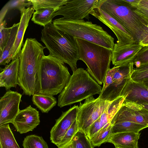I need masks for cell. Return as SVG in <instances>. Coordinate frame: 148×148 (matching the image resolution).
<instances>
[{
  "label": "cell",
  "mask_w": 148,
  "mask_h": 148,
  "mask_svg": "<svg viewBox=\"0 0 148 148\" xmlns=\"http://www.w3.org/2000/svg\"><path fill=\"white\" fill-rule=\"evenodd\" d=\"M133 62L136 68L148 63V46L142 47L136 55Z\"/></svg>",
  "instance_id": "1f68e13d"
},
{
  "label": "cell",
  "mask_w": 148,
  "mask_h": 148,
  "mask_svg": "<svg viewBox=\"0 0 148 148\" xmlns=\"http://www.w3.org/2000/svg\"><path fill=\"white\" fill-rule=\"evenodd\" d=\"M34 38H27L19 58L18 85L23 94L29 96L36 93L37 74L46 48Z\"/></svg>",
  "instance_id": "6da1fadb"
},
{
  "label": "cell",
  "mask_w": 148,
  "mask_h": 148,
  "mask_svg": "<svg viewBox=\"0 0 148 148\" xmlns=\"http://www.w3.org/2000/svg\"><path fill=\"white\" fill-rule=\"evenodd\" d=\"M78 130V125L76 120L66 132L58 147L64 145L71 141Z\"/></svg>",
  "instance_id": "d6a6232c"
},
{
  "label": "cell",
  "mask_w": 148,
  "mask_h": 148,
  "mask_svg": "<svg viewBox=\"0 0 148 148\" xmlns=\"http://www.w3.org/2000/svg\"><path fill=\"white\" fill-rule=\"evenodd\" d=\"M41 34V40L49 55L68 64L73 72L77 69L79 54L75 38L56 28L52 23L44 27Z\"/></svg>",
  "instance_id": "3957f363"
},
{
  "label": "cell",
  "mask_w": 148,
  "mask_h": 148,
  "mask_svg": "<svg viewBox=\"0 0 148 148\" xmlns=\"http://www.w3.org/2000/svg\"><path fill=\"white\" fill-rule=\"evenodd\" d=\"M140 105H141L143 108L148 110V103H145Z\"/></svg>",
  "instance_id": "ee69618b"
},
{
  "label": "cell",
  "mask_w": 148,
  "mask_h": 148,
  "mask_svg": "<svg viewBox=\"0 0 148 148\" xmlns=\"http://www.w3.org/2000/svg\"><path fill=\"white\" fill-rule=\"evenodd\" d=\"M19 58L12 60L6 65L0 73V87H5L7 91L18 85Z\"/></svg>",
  "instance_id": "d6986e66"
},
{
  "label": "cell",
  "mask_w": 148,
  "mask_h": 148,
  "mask_svg": "<svg viewBox=\"0 0 148 148\" xmlns=\"http://www.w3.org/2000/svg\"><path fill=\"white\" fill-rule=\"evenodd\" d=\"M73 148H94L86 134L79 130L72 140Z\"/></svg>",
  "instance_id": "f546056e"
},
{
  "label": "cell",
  "mask_w": 148,
  "mask_h": 148,
  "mask_svg": "<svg viewBox=\"0 0 148 148\" xmlns=\"http://www.w3.org/2000/svg\"><path fill=\"white\" fill-rule=\"evenodd\" d=\"M110 102L95 99L93 96L80 103L78 107L77 120L79 130L87 135L90 126L99 119L108 107Z\"/></svg>",
  "instance_id": "ba28073f"
},
{
  "label": "cell",
  "mask_w": 148,
  "mask_h": 148,
  "mask_svg": "<svg viewBox=\"0 0 148 148\" xmlns=\"http://www.w3.org/2000/svg\"><path fill=\"white\" fill-rule=\"evenodd\" d=\"M71 76L63 61L49 55H44L38 72L35 93L53 96L60 93Z\"/></svg>",
  "instance_id": "7a4b0ae2"
},
{
  "label": "cell",
  "mask_w": 148,
  "mask_h": 148,
  "mask_svg": "<svg viewBox=\"0 0 148 148\" xmlns=\"http://www.w3.org/2000/svg\"><path fill=\"white\" fill-rule=\"evenodd\" d=\"M56 12L53 9H39L34 12L31 20L35 23L44 27L52 23L53 15Z\"/></svg>",
  "instance_id": "d4e9b609"
},
{
  "label": "cell",
  "mask_w": 148,
  "mask_h": 148,
  "mask_svg": "<svg viewBox=\"0 0 148 148\" xmlns=\"http://www.w3.org/2000/svg\"><path fill=\"white\" fill-rule=\"evenodd\" d=\"M78 50L79 60L86 65L87 72L97 82H103L111 61V51L92 42L75 38Z\"/></svg>",
  "instance_id": "8992f818"
},
{
  "label": "cell",
  "mask_w": 148,
  "mask_h": 148,
  "mask_svg": "<svg viewBox=\"0 0 148 148\" xmlns=\"http://www.w3.org/2000/svg\"><path fill=\"white\" fill-rule=\"evenodd\" d=\"M134 65V62H131L117 66L112 82L101 92L99 97L100 99L110 102L121 96L123 90L131 79Z\"/></svg>",
  "instance_id": "30bf717a"
},
{
  "label": "cell",
  "mask_w": 148,
  "mask_h": 148,
  "mask_svg": "<svg viewBox=\"0 0 148 148\" xmlns=\"http://www.w3.org/2000/svg\"><path fill=\"white\" fill-rule=\"evenodd\" d=\"M35 10L33 6L25 9L21 12L19 25L15 40L10 54V60L19 58L23 43V38L29 20Z\"/></svg>",
  "instance_id": "e0dca14e"
},
{
  "label": "cell",
  "mask_w": 148,
  "mask_h": 148,
  "mask_svg": "<svg viewBox=\"0 0 148 148\" xmlns=\"http://www.w3.org/2000/svg\"><path fill=\"white\" fill-rule=\"evenodd\" d=\"M32 101L34 105L43 113H48L57 103L53 96L35 93L32 95Z\"/></svg>",
  "instance_id": "44dd1931"
},
{
  "label": "cell",
  "mask_w": 148,
  "mask_h": 148,
  "mask_svg": "<svg viewBox=\"0 0 148 148\" xmlns=\"http://www.w3.org/2000/svg\"><path fill=\"white\" fill-rule=\"evenodd\" d=\"M40 122L38 111L30 105L20 110L11 123L17 131L22 134L32 131Z\"/></svg>",
  "instance_id": "9a60e30c"
},
{
  "label": "cell",
  "mask_w": 148,
  "mask_h": 148,
  "mask_svg": "<svg viewBox=\"0 0 148 148\" xmlns=\"http://www.w3.org/2000/svg\"><path fill=\"white\" fill-rule=\"evenodd\" d=\"M131 78L132 81L138 83L148 79V69L140 70L134 69L131 75Z\"/></svg>",
  "instance_id": "836d02e7"
},
{
  "label": "cell",
  "mask_w": 148,
  "mask_h": 148,
  "mask_svg": "<svg viewBox=\"0 0 148 148\" xmlns=\"http://www.w3.org/2000/svg\"><path fill=\"white\" fill-rule=\"evenodd\" d=\"M137 7L148 10V0H140Z\"/></svg>",
  "instance_id": "ab89813d"
},
{
  "label": "cell",
  "mask_w": 148,
  "mask_h": 148,
  "mask_svg": "<svg viewBox=\"0 0 148 148\" xmlns=\"http://www.w3.org/2000/svg\"><path fill=\"white\" fill-rule=\"evenodd\" d=\"M117 66H114L112 68L109 69L108 70L103 82V85L101 92L104 90L112 82L114 75Z\"/></svg>",
  "instance_id": "e575fe53"
},
{
  "label": "cell",
  "mask_w": 148,
  "mask_h": 148,
  "mask_svg": "<svg viewBox=\"0 0 148 148\" xmlns=\"http://www.w3.org/2000/svg\"><path fill=\"white\" fill-rule=\"evenodd\" d=\"M101 129L99 118L95 121L89 128L87 135L89 139H90Z\"/></svg>",
  "instance_id": "d590c367"
},
{
  "label": "cell",
  "mask_w": 148,
  "mask_h": 148,
  "mask_svg": "<svg viewBox=\"0 0 148 148\" xmlns=\"http://www.w3.org/2000/svg\"><path fill=\"white\" fill-rule=\"evenodd\" d=\"M133 8L134 11L142 18L148 26V10L138 7Z\"/></svg>",
  "instance_id": "8d00e7d4"
},
{
  "label": "cell",
  "mask_w": 148,
  "mask_h": 148,
  "mask_svg": "<svg viewBox=\"0 0 148 148\" xmlns=\"http://www.w3.org/2000/svg\"><path fill=\"white\" fill-rule=\"evenodd\" d=\"M121 96L124 97L125 101L138 104L148 103V91L141 83L131 79L124 88Z\"/></svg>",
  "instance_id": "ac0fdd59"
},
{
  "label": "cell",
  "mask_w": 148,
  "mask_h": 148,
  "mask_svg": "<svg viewBox=\"0 0 148 148\" xmlns=\"http://www.w3.org/2000/svg\"><path fill=\"white\" fill-rule=\"evenodd\" d=\"M35 10L42 9H53L58 11L65 5L67 0H30Z\"/></svg>",
  "instance_id": "4316f807"
},
{
  "label": "cell",
  "mask_w": 148,
  "mask_h": 148,
  "mask_svg": "<svg viewBox=\"0 0 148 148\" xmlns=\"http://www.w3.org/2000/svg\"><path fill=\"white\" fill-rule=\"evenodd\" d=\"M32 6L30 0H11L8 2L0 11V24L3 21L5 16L8 10L12 9L19 10L21 13L27 8Z\"/></svg>",
  "instance_id": "484cf974"
},
{
  "label": "cell",
  "mask_w": 148,
  "mask_h": 148,
  "mask_svg": "<svg viewBox=\"0 0 148 148\" xmlns=\"http://www.w3.org/2000/svg\"><path fill=\"white\" fill-rule=\"evenodd\" d=\"M140 83L144 86L148 91V79L143 81Z\"/></svg>",
  "instance_id": "7bdbcfd3"
},
{
  "label": "cell",
  "mask_w": 148,
  "mask_h": 148,
  "mask_svg": "<svg viewBox=\"0 0 148 148\" xmlns=\"http://www.w3.org/2000/svg\"><path fill=\"white\" fill-rule=\"evenodd\" d=\"M101 87L87 71L79 68L73 74L58 98V106L62 108L79 102L97 94L100 95Z\"/></svg>",
  "instance_id": "5b68a950"
},
{
  "label": "cell",
  "mask_w": 148,
  "mask_h": 148,
  "mask_svg": "<svg viewBox=\"0 0 148 148\" xmlns=\"http://www.w3.org/2000/svg\"><path fill=\"white\" fill-rule=\"evenodd\" d=\"M53 24L58 29L75 38L87 41L112 51L114 39L100 26L91 21L66 20L62 17L54 20Z\"/></svg>",
  "instance_id": "277c9868"
},
{
  "label": "cell",
  "mask_w": 148,
  "mask_h": 148,
  "mask_svg": "<svg viewBox=\"0 0 148 148\" xmlns=\"http://www.w3.org/2000/svg\"><path fill=\"white\" fill-rule=\"evenodd\" d=\"M132 7H136L138 6L140 0H123Z\"/></svg>",
  "instance_id": "f35d334b"
},
{
  "label": "cell",
  "mask_w": 148,
  "mask_h": 148,
  "mask_svg": "<svg viewBox=\"0 0 148 148\" xmlns=\"http://www.w3.org/2000/svg\"><path fill=\"white\" fill-rule=\"evenodd\" d=\"M139 43L143 47L148 46V32L140 40Z\"/></svg>",
  "instance_id": "74e56055"
},
{
  "label": "cell",
  "mask_w": 148,
  "mask_h": 148,
  "mask_svg": "<svg viewBox=\"0 0 148 148\" xmlns=\"http://www.w3.org/2000/svg\"><path fill=\"white\" fill-rule=\"evenodd\" d=\"M90 14L97 18L113 31L117 38L116 43L118 45L136 42L133 36L123 25L100 8L94 9Z\"/></svg>",
  "instance_id": "7c38bea8"
},
{
  "label": "cell",
  "mask_w": 148,
  "mask_h": 148,
  "mask_svg": "<svg viewBox=\"0 0 148 148\" xmlns=\"http://www.w3.org/2000/svg\"><path fill=\"white\" fill-rule=\"evenodd\" d=\"M104 0H67L66 4L62 6L53 15V17L58 15L63 16L66 20H80L88 19L92 11L100 8Z\"/></svg>",
  "instance_id": "9c48e42d"
},
{
  "label": "cell",
  "mask_w": 148,
  "mask_h": 148,
  "mask_svg": "<svg viewBox=\"0 0 148 148\" xmlns=\"http://www.w3.org/2000/svg\"><path fill=\"white\" fill-rule=\"evenodd\" d=\"M143 47L138 43L119 46L116 43L111 51V61L114 66L133 62L136 55Z\"/></svg>",
  "instance_id": "2e32d148"
},
{
  "label": "cell",
  "mask_w": 148,
  "mask_h": 148,
  "mask_svg": "<svg viewBox=\"0 0 148 148\" xmlns=\"http://www.w3.org/2000/svg\"><path fill=\"white\" fill-rule=\"evenodd\" d=\"M5 20H3L0 25V55L5 46L10 35L12 27H6Z\"/></svg>",
  "instance_id": "4dcf8cb0"
},
{
  "label": "cell",
  "mask_w": 148,
  "mask_h": 148,
  "mask_svg": "<svg viewBox=\"0 0 148 148\" xmlns=\"http://www.w3.org/2000/svg\"><path fill=\"white\" fill-rule=\"evenodd\" d=\"M147 127L146 125L133 122H121L112 125L111 134L121 132L138 133Z\"/></svg>",
  "instance_id": "cb8c5ba5"
},
{
  "label": "cell",
  "mask_w": 148,
  "mask_h": 148,
  "mask_svg": "<svg viewBox=\"0 0 148 148\" xmlns=\"http://www.w3.org/2000/svg\"><path fill=\"white\" fill-rule=\"evenodd\" d=\"M135 70H140L148 69V63L140 65L138 68H134Z\"/></svg>",
  "instance_id": "b9f144b4"
},
{
  "label": "cell",
  "mask_w": 148,
  "mask_h": 148,
  "mask_svg": "<svg viewBox=\"0 0 148 148\" xmlns=\"http://www.w3.org/2000/svg\"><path fill=\"white\" fill-rule=\"evenodd\" d=\"M23 148H49L42 136L35 134L26 136L23 141Z\"/></svg>",
  "instance_id": "83f0119b"
},
{
  "label": "cell",
  "mask_w": 148,
  "mask_h": 148,
  "mask_svg": "<svg viewBox=\"0 0 148 148\" xmlns=\"http://www.w3.org/2000/svg\"><path fill=\"white\" fill-rule=\"evenodd\" d=\"M78 106L75 105L65 112L56 120L50 132L51 142L58 147L66 132L77 120Z\"/></svg>",
  "instance_id": "5bb4252c"
},
{
  "label": "cell",
  "mask_w": 148,
  "mask_h": 148,
  "mask_svg": "<svg viewBox=\"0 0 148 148\" xmlns=\"http://www.w3.org/2000/svg\"><path fill=\"white\" fill-rule=\"evenodd\" d=\"M58 148H73L72 140L64 145L59 146Z\"/></svg>",
  "instance_id": "60d3db41"
},
{
  "label": "cell",
  "mask_w": 148,
  "mask_h": 148,
  "mask_svg": "<svg viewBox=\"0 0 148 148\" xmlns=\"http://www.w3.org/2000/svg\"><path fill=\"white\" fill-rule=\"evenodd\" d=\"M101 9L109 14L123 25L138 43L148 32V26L123 0H104Z\"/></svg>",
  "instance_id": "52a82bcc"
},
{
  "label": "cell",
  "mask_w": 148,
  "mask_h": 148,
  "mask_svg": "<svg viewBox=\"0 0 148 148\" xmlns=\"http://www.w3.org/2000/svg\"><path fill=\"white\" fill-rule=\"evenodd\" d=\"M123 121L133 122L148 127V110L140 104L124 101L110 123L112 125Z\"/></svg>",
  "instance_id": "8fae6325"
},
{
  "label": "cell",
  "mask_w": 148,
  "mask_h": 148,
  "mask_svg": "<svg viewBox=\"0 0 148 148\" xmlns=\"http://www.w3.org/2000/svg\"><path fill=\"white\" fill-rule=\"evenodd\" d=\"M19 23H14L12 27L11 32L8 39L0 54V65H5L10 61V54L15 40Z\"/></svg>",
  "instance_id": "603a6c76"
},
{
  "label": "cell",
  "mask_w": 148,
  "mask_h": 148,
  "mask_svg": "<svg viewBox=\"0 0 148 148\" xmlns=\"http://www.w3.org/2000/svg\"><path fill=\"white\" fill-rule=\"evenodd\" d=\"M112 127L111 124L109 126L101 129L90 138V142L94 147H99L107 142L111 135Z\"/></svg>",
  "instance_id": "f1b7e54d"
},
{
  "label": "cell",
  "mask_w": 148,
  "mask_h": 148,
  "mask_svg": "<svg viewBox=\"0 0 148 148\" xmlns=\"http://www.w3.org/2000/svg\"><path fill=\"white\" fill-rule=\"evenodd\" d=\"M140 133L121 132L111 134L107 142L113 144L116 148H138Z\"/></svg>",
  "instance_id": "ffe728a7"
},
{
  "label": "cell",
  "mask_w": 148,
  "mask_h": 148,
  "mask_svg": "<svg viewBox=\"0 0 148 148\" xmlns=\"http://www.w3.org/2000/svg\"><path fill=\"white\" fill-rule=\"evenodd\" d=\"M0 148H20L9 124L0 126Z\"/></svg>",
  "instance_id": "7402d4cb"
},
{
  "label": "cell",
  "mask_w": 148,
  "mask_h": 148,
  "mask_svg": "<svg viewBox=\"0 0 148 148\" xmlns=\"http://www.w3.org/2000/svg\"><path fill=\"white\" fill-rule=\"evenodd\" d=\"M22 95L9 90L0 99V126L11 123L20 111Z\"/></svg>",
  "instance_id": "4fadbf2b"
}]
</instances>
